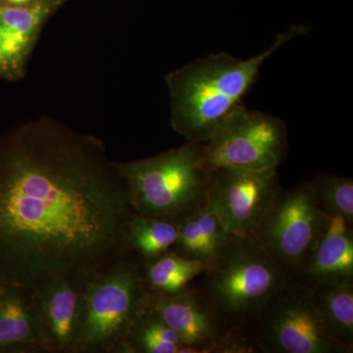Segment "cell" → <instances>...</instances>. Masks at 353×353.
I'll return each instance as SVG.
<instances>
[{
    "label": "cell",
    "mask_w": 353,
    "mask_h": 353,
    "mask_svg": "<svg viewBox=\"0 0 353 353\" xmlns=\"http://www.w3.org/2000/svg\"><path fill=\"white\" fill-rule=\"evenodd\" d=\"M134 214L99 139L43 117L0 143V285L90 280L132 255Z\"/></svg>",
    "instance_id": "cell-1"
},
{
    "label": "cell",
    "mask_w": 353,
    "mask_h": 353,
    "mask_svg": "<svg viewBox=\"0 0 353 353\" xmlns=\"http://www.w3.org/2000/svg\"><path fill=\"white\" fill-rule=\"evenodd\" d=\"M308 32L305 26H292L255 57L241 59L227 52L213 53L169 73L165 81L174 131L188 141L205 143L223 119L243 104L264 62L285 43Z\"/></svg>",
    "instance_id": "cell-2"
},
{
    "label": "cell",
    "mask_w": 353,
    "mask_h": 353,
    "mask_svg": "<svg viewBox=\"0 0 353 353\" xmlns=\"http://www.w3.org/2000/svg\"><path fill=\"white\" fill-rule=\"evenodd\" d=\"M290 276L253 236H231L192 287L230 328L250 331Z\"/></svg>",
    "instance_id": "cell-3"
},
{
    "label": "cell",
    "mask_w": 353,
    "mask_h": 353,
    "mask_svg": "<svg viewBox=\"0 0 353 353\" xmlns=\"http://www.w3.org/2000/svg\"><path fill=\"white\" fill-rule=\"evenodd\" d=\"M114 163L136 214L180 223L208 199L212 166L203 143L188 141L155 157Z\"/></svg>",
    "instance_id": "cell-4"
},
{
    "label": "cell",
    "mask_w": 353,
    "mask_h": 353,
    "mask_svg": "<svg viewBox=\"0 0 353 353\" xmlns=\"http://www.w3.org/2000/svg\"><path fill=\"white\" fill-rule=\"evenodd\" d=\"M146 294L143 262L134 255L88 280L75 352H131L130 334Z\"/></svg>",
    "instance_id": "cell-5"
},
{
    "label": "cell",
    "mask_w": 353,
    "mask_h": 353,
    "mask_svg": "<svg viewBox=\"0 0 353 353\" xmlns=\"http://www.w3.org/2000/svg\"><path fill=\"white\" fill-rule=\"evenodd\" d=\"M250 332L263 353H352L330 333L311 288L292 277L269 299Z\"/></svg>",
    "instance_id": "cell-6"
},
{
    "label": "cell",
    "mask_w": 353,
    "mask_h": 353,
    "mask_svg": "<svg viewBox=\"0 0 353 353\" xmlns=\"http://www.w3.org/2000/svg\"><path fill=\"white\" fill-rule=\"evenodd\" d=\"M212 167L277 170L289 150V132L281 118L236 106L203 143Z\"/></svg>",
    "instance_id": "cell-7"
},
{
    "label": "cell",
    "mask_w": 353,
    "mask_h": 353,
    "mask_svg": "<svg viewBox=\"0 0 353 353\" xmlns=\"http://www.w3.org/2000/svg\"><path fill=\"white\" fill-rule=\"evenodd\" d=\"M325 219L309 181L281 188L253 236L294 277L321 236Z\"/></svg>",
    "instance_id": "cell-8"
},
{
    "label": "cell",
    "mask_w": 353,
    "mask_h": 353,
    "mask_svg": "<svg viewBox=\"0 0 353 353\" xmlns=\"http://www.w3.org/2000/svg\"><path fill=\"white\" fill-rule=\"evenodd\" d=\"M278 171L212 167L208 199L230 236H253L281 189Z\"/></svg>",
    "instance_id": "cell-9"
},
{
    "label": "cell",
    "mask_w": 353,
    "mask_h": 353,
    "mask_svg": "<svg viewBox=\"0 0 353 353\" xmlns=\"http://www.w3.org/2000/svg\"><path fill=\"white\" fill-rule=\"evenodd\" d=\"M145 306L180 336L183 347L179 353H222L236 332L216 314L192 285L173 296L148 292Z\"/></svg>",
    "instance_id": "cell-10"
},
{
    "label": "cell",
    "mask_w": 353,
    "mask_h": 353,
    "mask_svg": "<svg viewBox=\"0 0 353 353\" xmlns=\"http://www.w3.org/2000/svg\"><path fill=\"white\" fill-rule=\"evenodd\" d=\"M67 0H38L28 6L0 3V77L19 79L44 25Z\"/></svg>",
    "instance_id": "cell-11"
},
{
    "label": "cell",
    "mask_w": 353,
    "mask_h": 353,
    "mask_svg": "<svg viewBox=\"0 0 353 353\" xmlns=\"http://www.w3.org/2000/svg\"><path fill=\"white\" fill-rule=\"evenodd\" d=\"M85 283L81 279L55 278L34 290L46 352H75Z\"/></svg>",
    "instance_id": "cell-12"
},
{
    "label": "cell",
    "mask_w": 353,
    "mask_h": 353,
    "mask_svg": "<svg viewBox=\"0 0 353 353\" xmlns=\"http://www.w3.org/2000/svg\"><path fill=\"white\" fill-rule=\"evenodd\" d=\"M308 287L320 284H353V230L340 215L326 213L321 236L294 277Z\"/></svg>",
    "instance_id": "cell-13"
},
{
    "label": "cell",
    "mask_w": 353,
    "mask_h": 353,
    "mask_svg": "<svg viewBox=\"0 0 353 353\" xmlns=\"http://www.w3.org/2000/svg\"><path fill=\"white\" fill-rule=\"evenodd\" d=\"M44 350L43 328L36 292L0 285V352Z\"/></svg>",
    "instance_id": "cell-14"
},
{
    "label": "cell",
    "mask_w": 353,
    "mask_h": 353,
    "mask_svg": "<svg viewBox=\"0 0 353 353\" xmlns=\"http://www.w3.org/2000/svg\"><path fill=\"white\" fill-rule=\"evenodd\" d=\"M209 261L185 259L169 250L143 263V280L148 294L173 296L187 290L205 270Z\"/></svg>",
    "instance_id": "cell-15"
},
{
    "label": "cell",
    "mask_w": 353,
    "mask_h": 353,
    "mask_svg": "<svg viewBox=\"0 0 353 353\" xmlns=\"http://www.w3.org/2000/svg\"><path fill=\"white\" fill-rule=\"evenodd\" d=\"M311 290L330 333L353 352V284H320Z\"/></svg>",
    "instance_id": "cell-16"
},
{
    "label": "cell",
    "mask_w": 353,
    "mask_h": 353,
    "mask_svg": "<svg viewBox=\"0 0 353 353\" xmlns=\"http://www.w3.org/2000/svg\"><path fill=\"white\" fill-rule=\"evenodd\" d=\"M178 234L175 221L134 214L128 224L126 243L131 254L146 263L172 250Z\"/></svg>",
    "instance_id": "cell-17"
},
{
    "label": "cell",
    "mask_w": 353,
    "mask_h": 353,
    "mask_svg": "<svg viewBox=\"0 0 353 353\" xmlns=\"http://www.w3.org/2000/svg\"><path fill=\"white\" fill-rule=\"evenodd\" d=\"M129 345L131 352L179 353L183 343L171 327L145 306L132 326Z\"/></svg>",
    "instance_id": "cell-18"
},
{
    "label": "cell",
    "mask_w": 353,
    "mask_h": 353,
    "mask_svg": "<svg viewBox=\"0 0 353 353\" xmlns=\"http://www.w3.org/2000/svg\"><path fill=\"white\" fill-rule=\"evenodd\" d=\"M310 183L316 201L325 213L340 215L353 224L352 178L320 173Z\"/></svg>",
    "instance_id": "cell-19"
},
{
    "label": "cell",
    "mask_w": 353,
    "mask_h": 353,
    "mask_svg": "<svg viewBox=\"0 0 353 353\" xmlns=\"http://www.w3.org/2000/svg\"><path fill=\"white\" fill-rule=\"evenodd\" d=\"M172 250L185 259L205 261L212 259L196 211L179 223L178 240Z\"/></svg>",
    "instance_id": "cell-20"
},
{
    "label": "cell",
    "mask_w": 353,
    "mask_h": 353,
    "mask_svg": "<svg viewBox=\"0 0 353 353\" xmlns=\"http://www.w3.org/2000/svg\"><path fill=\"white\" fill-rule=\"evenodd\" d=\"M36 1H38V0H0V3L7 4V6H22L34 3Z\"/></svg>",
    "instance_id": "cell-21"
}]
</instances>
